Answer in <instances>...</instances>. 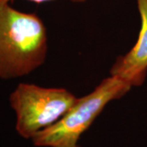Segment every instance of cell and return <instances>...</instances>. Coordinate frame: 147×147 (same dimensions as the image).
Listing matches in <instances>:
<instances>
[{
    "mask_svg": "<svg viewBox=\"0 0 147 147\" xmlns=\"http://www.w3.org/2000/svg\"><path fill=\"white\" fill-rule=\"evenodd\" d=\"M47 50V29L40 17L0 4V79L30 74L45 62Z\"/></svg>",
    "mask_w": 147,
    "mask_h": 147,
    "instance_id": "1",
    "label": "cell"
},
{
    "mask_svg": "<svg viewBox=\"0 0 147 147\" xmlns=\"http://www.w3.org/2000/svg\"><path fill=\"white\" fill-rule=\"evenodd\" d=\"M131 88L119 78L110 75L89 94L78 98L70 110L59 120L32 137L35 146L78 147L82 134L87 131L105 106L123 96Z\"/></svg>",
    "mask_w": 147,
    "mask_h": 147,
    "instance_id": "2",
    "label": "cell"
},
{
    "mask_svg": "<svg viewBox=\"0 0 147 147\" xmlns=\"http://www.w3.org/2000/svg\"><path fill=\"white\" fill-rule=\"evenodd\" d=\"M77 100L65 88L19 84L9 96L11 107L16 113L18 134L26 139H31L37 132L61 119Z\"/></svg>",
    "mask_w": 147,
    "mask_h": 147,
    "instance_id": "3",
    "label": "cell"
},
{
    "mask_svg": "<svg viewBox=\"0 0 147 147\" xmlns=\"http://www.w3.org/2000/svg\"><path fill=\"white\" fill-rule=\"evenodd\" d=\"M141 17V30L135 45L117 58L110 69L114 75L131 88L140 87L147 76V0H137Z\"/></svg>",
    "mask_w": 147,
    "mask_h": 147,
    "instance_id": "4",
    "label": "cell"
},
{
    "mask_svg": "<svg viewBox=\"0 0 147 147\" xmlns=\"http://www.w3.org/2000/svg\"><path fill=\"white\" fill-rule=\"evenodd\" d=\"M13 1V0H0V4H4V3H9L10 2ZM28 1H30L33 3H46V2H50V1H53V0H28ZM69 1H71L73 3H85L87 0H69Z\"/></svg>",
    "mask_w": 147,
    "mask_h": 147,
    "instance_id": "5",
    "label": "cell"
},
{
    "mask_svg": "<svg viewBox=\"0 0 147 147\" xmlns=\"http://www.w3.org/2000/svg\"><path fill=\"white\" fill-rule=\"evenodd\" d=\"M78 147H80V146H78Z\"/></svg>",
    "mask_w": 147,
    "mask_h": 147,
    "instance_id": "6",
    "label": "cell"
}]
</instances>
